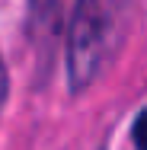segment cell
I'll list each match as a JSON object with an SVG mask.
<instances>
[{"label": "cell", "instance_id": "6da1fadb", "mask_svg": "<svg viewBox=\"0 0 147 150\" xmlns=\"http://www.w3.org/2000/svg\"><path fill=\"white\" fill-rule=\"evenodd\" d=\"M134 23L131 0H77L64 29L67 90L80 96L118 58Z\"/></svg>", "mask_w": 147, "mask_h": 150}, {"label": "cell", "instance_id": "7a4b0ae2", "mask_svg": "<svg viewBox=\"0 0 147 150\" xmlns=\"http://www.w3.org/2000/svg\"><path fill=\"white\" fill-rule=\"evenodd\" d=\"M74 6H77V0H29L26 32H29L32 45L38 51H45V54L51 51V45L67 29V19H70Z\"/></svg>", "mask_w": 147, "mask_h": 150}, {"label": "cell", "instance_id": "3957f363", "mask_svg": "<svg viewBox=\"0 0 147 150\" xmlns=\"http://www.w3.org/2000/svg\"><path fill=\"white\" fill-rule=\"evenodd\" d=\"M131 141L138 150H147V109H141L134 125H131Z\"/></svg>", "mask_w": 147, "mask_h": 150}, {"label": "cell", "instance_id": "277c9868", "mask_svg": "<svg viewBox=\"0 0 147 150\" xmlns=\"http://www.w3.org/2000/svg\"><path fill=\"white\" fill-rule=\"evenodd\" d=\"M6 93H10V77H6V64H3V54H0V112H3Z\"/></svg>", "mask_w": 147, "mask_h": 150}]
</instances>
